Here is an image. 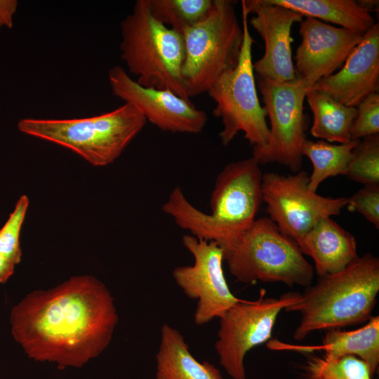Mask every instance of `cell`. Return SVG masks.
I'll list each match as a JSON object with an SVG mask.
<instances>
[{"instance_id": "6da1fadb", "label": "cell", "mask_w": 379, "mask_h": 379, "mask_svg": "<svg viewBox=\"0 0 379 379\" xmlns=\"http://www.w3.org/2000/svg\"><path fill=\"white\" fill-rule=\"evenodd\" d=\"M11 333L26 354L58 367L81 366L109 343L118 322L113 298L92 276L34 291L11 313Z\"/></svg>"}, {"instance_id": "7a4b0ae2", "label": "cell", "mask_w": 379, "mask_h": 379, "mask_svg": "<svg viewBox=\"0 0 379 379\" xmlns=\"http://www.w3.org/2000/svg\"><path fill=\"white\" fill-rule=\"evenodd\" d=\"M260 164L253 157L226 165L218 175L210 199L211 213L194 207L179 187L162 206L182 229L221 246L256 219L262 201Z\"/></svg>"}, {"instance_id": "3957f363", "label": "cell", "mask_w": 379, "mask_h": 379, "mask_svg": "<svg viewBox=\"0 0 379 379\" xmlns=\"http://www.w3.org/2000/svg\"><path fill=\"white\" fill-rule=\"evenodd\" d=\"M379 293V258L366 253L343 270L319 277L314 286L284 309L298 312L300 321L293 338L305 339L319 330L340 328L366 322Z\"/></svg>"}, {"instance_id": "277c9868", "label": "cell", "mask_w": 379, "mask_h": 379, "mask_svg": "<svg viewBox=\"0 0 379 379\" xmlns=\"http://www.w3.org/2000/svg\"><path fill=\"white\" fill-rule=\"evenodd\" d=\"M120 27L121 58L137 83L190 100L182 79V36L152 16L148 0L136 1Z\"/></svg>"}, {"instance_id": "5b68a950", "label": "cell", "mask_w": 379, "mask_h": 379, "mask_svg": "<svg viewBox=\"0 0 379 379\" xmlns=\"http://www.w3.org/2000/svg\"><path fill=\"white\" fill-rule=\"evenodd\" d=\"M220 248L230 272L240 282H281L305 287L312 282L314 267L296 242L270 218H256Z\"/></svg>"}, {"instance_id": "8992f818", "label": "cell", "mask_w": 379, "mask_h": 379, "mask_svg": "<svg viewBox=\"0 0 379 379\" xmlns=\"http://www.w3.org/2000/svg\"><path fill=\"white\" fill-rule=\"evenodd\" d=\"M147 120L125 102L97 116L65 119L25 118L18 123L25 134L65 147L95 166L114 161L142 131Z\"/></svg>"}, {"instance_id": "52a82bcc", "label": "cell", "mask_w": 379, "mask_h": 379, "mask_svg": "<svg viewBox=\"0 0 379 379\" xmlns=\"http://www.w3.org/2000/svg\"><path fill=\"white\" fill-rule=\"evenodd\" d=\"M184 88L190 99L207 93L224 73L239 62L244 32L234 1L213 0L208 15L182 34Z\"/></svg>"}, {"instance_id": "ba28073f", "label": "cell", "mask_w": 379, "mask_h": 379, "mask_svg": "<svg viewBox=\"0 0 379 379\" xmlns=\"http://www.w3.org/2000/svg\"><path fill=\"white\" fill-rule=\"evenodd\" d=\"M241 15L244 40L237 65L222 74L207 93L215 102L213 115L222 121L219 136L222 145H228L241 131L253 148L262 147L270 138L267 112L257 93L252 62L254 40L248 29V14L242 4Z\"/></svg>"}, {"instance_id": "9c48e42d", "label": "cell", "mask_w": 379, "mask_h": 379, "mask_svg": "<svg viewBox=\"0 0 379 379\" xmlns=\"http://www.w3.org/2000/svg\"><path fill=\"white\" fill-rule=\"evenodd\" d=\"M258 87L270 120V138L266 146L253 148L252 157L260 165L278 163L297 173L308 127L304 100L311 86L298 78L278 82L258 77Z\"/></svg>"}, {"instance_id": "30bf717a", "label": "cell", "mask_w": 379, "mask_h": 379, "mask_svg": "<svg viewBox=\"0 0 379 379\" xmlns=\"http://www.w3.org/2000/svg\"><path fill=\"white\" fill-rule=\"evenodd\" d=\"M265 293L261 289L258 299L241 300L219 318L215 349L220 365L233 379H246V354L271 338L280 312L293 304L300 294L288 292L275 298H266Z\"/></svg>"}, {"instance_id": "8fae6325", "label": "cell", "mask_w": 379, "mask_h": 379, "mask_svg": "<svg viewBox=\"0 0 379 379\" xmlns=\"http://www.w3.org/2000/svg\"><path fill=\"white\" fill-rule=\"evenodd\" d=\"M305 171L284 175L267 172L262 176V201L269 218L295 242L321 220L338 215L347 198L324 197L308 186Z\"/></svg>"}, {"instance_id": "7c38bea8", "label": "cell", "mask_w": 379, "mask_h": 379, "mask_svg": "<svg viewBox=\"0 0 379 379\" xmlns=\"http://www.w3.org/2000/svg\"><path fill=\"white\" fill-rule=\"evenodd\" d=\"M182 242L193 255L194 264L177 267L172 274L184 293L197 300L194 321L201 326L221 317L241 299L231 292L227 283L223 251L217 243L192 234L184 235Z\"/></svg>"}, {"instance_id": "4fadbf2b", "label": "cell", "mask_w": 379, "mask_h": 379, "mask_svg": "<svg viewBox=\"0 0 379 379\" xmlns=\"http://www.w3.org/2000/svg\"><path fill=\"white\" fill-rule=\"evenodd\" d=\"M108 80L115 96L134 105L147 121L162 131L196 134L205 127L206 114L197 109L190 100L168 90L142 86L119 65L109 69Z\"/></svg>"}, {"instance_id": "5bb4252c", "label": "cell", "mask_w": 379, "mask_h": 379, "mask_svg": "<svg viewBox=\"0 0 379 379\" xmlns=\"http://www.w3.org/2000/svg\"><path fill=\"white\" fill-rule=\"evenodd\" d=\"M241 4L248 15L254 14L249 23L265 44L264 54L253 63V70L259 77L278 82L296 80L291 27L294 23L300 22L303 16L271 0H242Z\"/></svg>"}, {"instance_id": "9a60e30c", "label": "cell", "mask_w": 379, "mask_h": 379, "mask_svg": "<svg viewBox=\"0 0 379 379\" xmlns=\"http://www.w3.org/2000/svg\"><path fill=\"white\" fill-rule=\"evenodd\" d=\"M301 43L294 60L298 79L311 87L342 67L364 34L307 17L300 22Z\"/></svg>"}, {"instance_id": "2e32d148", "label": "cell", "mask_w": 379, "mask_h": 379, "mask_svg": "<svg viewBox=\"0 0 379 379\" xmlns=\"http://www.w3.org/2000/svg\"><path fill=\"white\" fill-rule=\"evenodd\" d=\"M379 25L363 36L361 42L336 73L311 87L347 107H357L368 95L378 92Z\"/></svg>"}, {"instance_id": "e0dca14e", "label": "cell", "mask_w": 379, "mask_h": 379, "mask_svg": "<svg viewBox=\"0 0 379 379\" xmlns=\"http://www.w3.org/2000/svg\"><path fill=\"white\" fill-rule=\"evenodd\" d=\"M296 244L312 258L319 277L338 272L359 258L355 237L331 217L321 220Z\"/></svg>"}, {"instance_id": "ac0fdd59", "label": "cell", "mask_w": 379, "mask_h": 379, "mask_svg": "<svg viewBox=\"0 0 379 379\" xmlns=\"http://www.w3.org/2000/svg\"><path fill=\"white\" fill-rule=\"evenodd\" d=\"M267 347L307 353L322 350L327 358L353 355L367 364L373 377L379 365V316L371 317L365 325L353 331L328 330L320 345H294L273 340Z\"/></svg>"}, {"instance_id": "d6986e66", "label": "cell", "mask_w": 379, "mask_h": 379, "mask_svg": "<svg viewBox=\"0 0 379 379\" xmlns=\"http://www.w3.org/2000/svg\"><path fill=\"white\" fill-rule=\"evenodd\" d=\"M156 361V379H222L213 364L197 361L181 333L166 324L161 329Z\"/></svg>"}, {"instance_id": "ffe728a7", "label": "cell", "mask_w": 379, "mask_h": 379, "mask_svg": "<svg viewBox=\"0 0 379 379\" xmlns=\"http://www.w3.org/2000/svg\"><path fill=\"white\" fill-rule=\"evenodd\" d=\"M302 16L329 22L364 34L376 24L371 13L354 0H271Z\"/></svg>"}, {"instance_id": "44dd1931", "label": "cell", "mask_w": 379, "mask_h": 379, "mask_svg": "<svg viewBox=\"0 0 379 379\" xmlns=\"http://www.w3.org/2000/svg\"><path fill=\"white\" fill-rule=\"evenodd\" d=\"M305 98L313 114L311 135L328 142L347 143L352 140L351 128L357 108L347 107L326 94L310 88Z\"/></svg>"}, {"instance_id": "7402d4cb", "label": "cell", "mask_w": 379, "mask_h": 379, "mask_svg": "<svg viewBox=\"0 0 379 379\" xmlns=\"http://www.w3.org/2000/svg\"><path fill=\"white\" fill-rule=\"evenodd\" d=\"M358 142L352 140L347 143L335 145L322 140L314 142L306 139L301 152L312 164V171L309 175V188L316 192L326 179L339 175H345L353 149Z\"/></svg>"}, {"instance_id": "603a6c76", "label": "cell", "mask_w": 379, "mask_h": 379, "mask_svg": "<svg viewBox=\"0 0 379 379\" xmlns=\"http://www.w3.org/2000/svg\"><path fill=\"white\" fill-rule=\"evenodd\" d=\"M213 0H148L152 16L182 35L209 13Z\"/></svg>"}, {"instance_id": "cb8c5ba5", "label": "cell", "mask_w": 379, "mask_h": 379, "mask_svg": "<svg viewBox=\"0 0 379 379\" xmlns=\"http://www.w3.org/2000/svg\"><path fill=\"white\" fill-rule=\"evenodd\" d=\"M302 379H371L367 364L353 355L327 358L310 355L300 366Z\"/></svg>"}, {"instance_id": "d4e9b609", "label": "cell", "mask_w": 379, "mask_h": 379, "mask_svg": "<svg viewBox=\"0 0 379 379\" xmlns=\"http://www.w3.org/2000/svg\"><path fill=\"white\" fill-rule=\"evenodd\" d=\"M345 175L364 186H379V133L359 140Z\"/></svg>"}, {"instance_id": "484cf974", "label": "cell", "mask_w": 379, "mask_h": 379, "mask_svg": "<svg viewBox=\"0 0 379 379\" xmlns=\"http://www.w3.org/2000/svg\"><path fill=\"white\" fill-rule=\"evenodd\" d=\"M29 204L27 196L22 195L8 219L0 229V253L15 265L20 262L22 258L20 236Z\"/></svg>"}, {"instance_id": "4316f807", "label": "cell", "mask_w": 379, "mask_h": 379, "mask_svg": "<svg viewBox=\"0 0 379 379\" xmlns=\"http://www.w3.org/2000/svg\"><path fill=\"white\" fill-rule=\"evenodd\" d=\"M357 116L351 128V139L359 140L379 133V93H373L356 107Z\"/></svg>"}, {"instance_id": "83f0119b", "label": "cell", "mask_w": 379, "mask_h": 379, "mask_svg": "<svg viewBox=\"0 0 379 379\" xmlns=\"http://www.w3.org/2000/svg\"><path fill=\"white\" fill-rule=\"evenodd\" d=\"M347 208L361 214L379 229V186H364L347 198Z\"/></svg>"}, {"instance_id": "f1b7e54d", "label": "cell", "mask_w": 379, "mask_h": 379, "mask_svg": "<svg viewBox=\"0 0 379 379\" xmlns=\"http://www.w3.org/2000/svg\"><path fill=\"white\" fill-rule=\"evenodd\" d=\"M18 7L15 0H0V27L11 28Z\"/></svg>"}, {"instance_id": "f546056e", "label": "cell", "mask_w": 379, "mask_h": 379, "mask_svg": "<svg viewBox=\"0 0 379 379\" xmlns=\"http://www.w3.org/2000/svg\"><path fill=\"white\" fill-rule=\"evenodd\" d=\"M15 265L0 253V283H5L13 275Z\"/></svg>"}, {"instance_id": "4dcf8cb0", "label": "cell", "mask_w": 379, "mask_h": 379, "mask_svg": "<svg viewBox=\"0 0 379 379\" xmlns=\"http://www.w3.org/2000/svg\"><path fill=\"white\" fill-rule=\"evenodd\" d=\"M357 3L365 10L368 11H376L378 8V0H360Z\"/></svg>"}]
</instances>
